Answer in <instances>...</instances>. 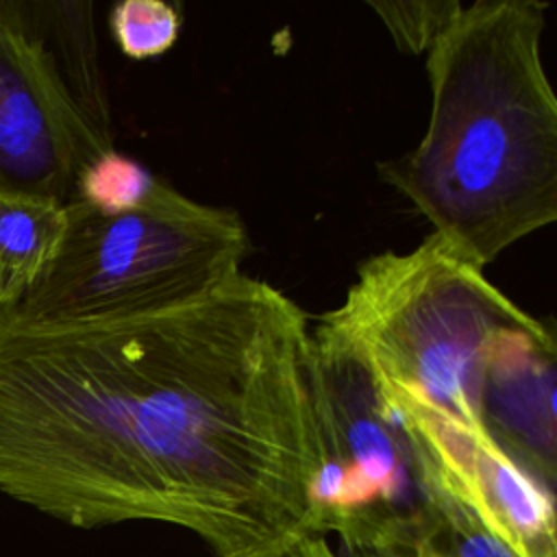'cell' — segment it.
Returning <instances> with one entry per match:
<instances>
[{
	"label": "cell",
	"instance_id": "1",
	"mask_svg": "<svg viewBox=\"0 0 557 557\" xmlns=\"http://www.w3.org/2000/svg\"><path fill=\"white\" fill-rule=\"evenodd\" d=\"M311 320L239 274L165 311L91 322L0 307V494L78 529L159 522L211 557L322 535Z\"/></svg>",
	"mask_w": 557,
	"mask_h": 557
},
{
	"label": "cell",
	"instance_id": "6",
	"mask_svg": "<svg viewBox=\"0 0 557 557\" xmlns=\"http://www.w3.org/2000/svg\"><path fill=\"white\" fill-rule=\"evenodd\" d=\"M309 368L322 450L313 483L320 533L413 557L442 522L444 492L361 359L318 322Z\"/></svg>",
	"mask_w": 557,
	"mask_h": 557
},
{
	"label": "cell",
	"instance_id": "10",
	"mask_svg": "<svg viewBox=\"0 0 557 557\" xmlns=\"http://www.w3.org/2000/svg\"><path fill=\"white\" fill-rule=\"evenodd\" d=\"M368 7L383 22L398 50L407 54H426L437 35L461 9L459 0H411L383 2L368 0Z\"/></svg>",
	"mask_w": 557,
	"mask_h": 557
},
{
	"label": "cell",
	"instance_id": "5",
	"mask_svg": "<svg viewBox=\"0 0 557 557\" xmlns=\"http://www.w3.org/2000/svg\"><path fill=\"white\" fill-rule=\"evenodd\" d=\"M94 2L0 0V196L65 205L115 150Z\"/></svg>",
	"mask_w": 557,
	"mask_h": 557
},
{
	"label": "cell",
	"instance_id": "11",
	"mask_svg": "<svg viewBox=\"0 0 557 557\" xmlns=\"http://www.w3.org/2000/svg\"><path fill=\"white\" fill-rule=\"evenodd\" d=\"M292 557H339L326 542V535H315L305 540Z\"/></svg>",
	"mask_w": 557,
	"mask_h": 557
},
{
	"label": "cell",
	"instance_id": "4",
	"mask_svg": "<svg viewBox=\"0 0 557 557\" xmlns=\"http://www.w3.org/2000/svg\"><path fill=\"white\" fill-rule=\"evenodd\" d=\"M61 246L15 311L57 322L137 318L200 300L242 274L250 237L237 211L157 181L135 207L65 202Z\"/></svg>",
	"mask_w": 557,
	"mask_h": 557
},
{
	"label": "cell",
	"instance_id": "3",
	"mask_svg": "<svg viewBox=\"0 0 557 557\" xmlns=\"http://www.w3.org/2000/svg\"><path fill=\"white\" fill-rule=\"evenodd\" d=\"M546 2L461 4L426 50L422 139L383 183L457 257L485 270L557 220V100L542 63Z\"/></svg>",
	"mask_w": 557,
	"mask_h": 557
},
{
	"label": "cell",
	"instance_id": "9",
	"mask_svg": "<svg viewBox=\"0 0 557 557\" xmlns=\"http://www.w3.org/2000/svg\"><path fill=\"white\" fill-rule=\"evenodd\" d=\"M109 26L126 57L152 59L176 44L181 15L163 0H124L111 9Z\"/></svg>",
	"mask_w": 557,
	"mask_h": 557
},
{
	"label": "cell",
	"instance_id": "8",
	"mask_svg": "<svg viewBox=\"0 0 557 557\" xmlns=\"http://www.w3.org/2000/svg\"><path fill=\"white\" fill-rule=\"evenodd\" d=\"M154 185L157 178L141 163L111 150L81 174L70 200L98 213H117L139 205Z\"/></svg>",
	"mask_w": 557,
	"mask_h": 557
},
{
	"label": "cell",
	"instance_id": "2",
	"mask_svg": "<svg viewBox=\"0 0 557 557\" xmlns=\"http://www.w3.org/2000/svg\"><path fill=\"white\" fill-rule=\"evenodd\" d=\"M315 322L361 359L440 492L457 500L503 455L553 490L555 331L440 237L363 259Z\"/></svg>",
	"mask_w": 557,
	"mask_h": 557
},
{
	"label": "cell",
	"instance_id": "7",
	"mask_svg": "<svg viewBox=\"0 0 557 557\" xmlns=\"http://www.w3.org/2000/svg\"><path fill=\"white\" fill-rule=\"evenodd\" d=\"M65 226V205L0 196V307L20 302L57 255Z\"/></svg>",
	"mask_w": 557,
	"mask_h": 557
}]
</instances>
